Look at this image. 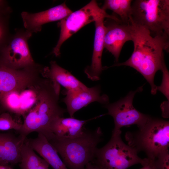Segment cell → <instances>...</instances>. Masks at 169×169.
<instances>
[{
    "mask_svg": "<svg viewBox=\"0 0 169 169\" xmlns=\"http://www.w3.org/2000/svg\"><path fill=\"white\" fill-rule=\"evenodd\" d=\"M130 20L152 36L169 35V0H132Z\"/></svg>",
    "mask_w": 169,
    "mask_h": 169,
    "instance_id": "5",
    "label": "cell"
},
{
    "mask_svg": "<svg viewBox=\"0 0 169 169\" xmlns=\"http://www.w3.org/2000/svg\"><path fill=\"white\" fill-rule=\"evenodd\" d=\"M22 124L15 120L11 114L5 112L0 114V131L15 130L18 133L21 131Z\"/></svg>",
    "mask_w": 169,
    "mask_h": 169,
    "instance_id": "23",
    "label": "cell"
},
{
    "mask_svg": "<svg viewBox=\"0 0 169 169\" xmlns=\"http://www.w3.org/2000/svg\"><path fill=\"white\" fill-rule=\"evenodd\" d=\"M147 158L146 163L140 169H157L154 163V160Z\"/></svg>",
    "mask_w": 169,
    "mask_h": 169,
    "instance_id": "27",
    "label": "cell"
},
{
    "mask_svg": "<svg viewBox=\"0 0 169 169\" xmlns=\"http://www.w3.org/2000/svg\"><path fill=\"white\" fill-rule=\"evenodd\" d=\"M81 120L73 117H60L55 119L50 126L51 132L56 136L64 139H72L81 136L84 131V125L97 118Z\"/></svg>",
    "mask_w": 169,
    "mask_h": 169,
    "instance_id": "18",
    "label": "cell"
},
{
    "mask_svg": "<svg viewBox=\"0 0 169 169\" xmlns=\"http://www.w3.org/2000/svg\"><path fill=\"white\" fill-rule=\"evenodd\" d=\"M26 138L10 132L0 133V161L12 166L19 163L21 149Z\"/></svg>",
    "mask_w": 169,
    "mask_h": 169,
    "instance_id": "16",
    "label": "cell"
},
{
    "mask_svg": "<svg viewBox=\"0 0 169 169\" xmlns=\"http://www.w3.org/2000/svg\"><path fill=\"white\" fill-rule=\"evenodd\" d=\"M46 78L23 89L0 95V114L7 112L24 117L36 105L48 82Z\"/></svg>",
    "mask_w": 169,
    "mask_h": 169,
    "instance_id": "8",
    "label": "cell"
},
{
    "mask_svg": "<svg viewBox=\"0 0 169 169\" xmlns=\"http://www.w3.org/2000/svg\"><path fill=\"white\" fill-rule=\"evenodd\" d=\"M102 136V130L98 127L94 130H84L81 136L72 139H62L54 135L49 141L68 169H84L94 160Z\"/></svg>",
    "mask_w": 169,
    "mask_h": 169,
    "instance_id": "3",
    "label": "cell"
},
{
    "mask_svg": "<svg viewBox=\"0 0 169 169\" xmlns=\"http://www.w3.org/2000/svg\"><path fill=\"white\" fill-rule=\"evenodd\" d=\"M84 169H102L93 161L88 163Z\"/></svg>",
    "mask_w": 169,
    "mask_h": 169,
    "instance_id": "29",
    "label": "cell"
},
{
    "mask_svg": "<svg viewBox=\"0 0 169 169\" xmlns=\"http://www.w3.org/2000/svg\"><path fill=\"white\" fill-rule=\"evenodd\" d=\"M1 164H3L0 161V165Z\"/></svg>",
    "mask_w": 169,
    "mask_h": 169,
    "instance_id": "31",
    "label": "cell"
},
{
    "mask_svg": "<svg viewBox=\"0 0 169 169\" xmlns=\"http://www.w3.org/2000/svg\"><path fill=\"white\" fill-rule=\"evenodd\" d=\"M162 103L161 105V108L162 112V115L164 118L169 117V102Z\"/></svg>",
    "mask_w": 169,
    "mask_h": 169,
    "instance_id": "26",
    "label": "cell"
},
{
    "mask_svg": "<svg viewBox=\"0 0 169 169\" xmlns=\"http://www.w3.org/2000/svg\"><path fill=\"white\" fill-rule=\"evenodd\" d=\"M129 25L134 46L133 52L126 61L112 66H128L136 70L149 84L151 94L155 95L157 86L154 83V78L165 62L164 51H169V35L152 36L148 29L130 20Z\"/></svg>",
    "mask_w": 169,
    "mask_h": 169,
    "instance_id": "1",
    "label": "cell"
},
{
    "mask_svg": "<svg viewBox=\"0 0 169 169\" xmlns=\"http://www.w3.org/2000/svg\"><path fill=\"white\" fill-rule=\"evenodd\" d=\"M20 169H49V164L24 142L21 152Z\"/></svg>",
    "mask_w": 169,
    "mask_h": 169,
    "instance_id": "20",
    "label": "cell"
},
{
    "mask_svg": "<svg viewBox=\"0 0 169 169\" xmlns=\"http://www.w3.org/2000/svg\"><path fill=\"white\" fill-rule=\"evenodd\" d=\"M105 16L106 18L114 20V15L108 14L100 8L95 0H92L80 9L72 12L60 20L59 26L60 28L59 37L53 53L57 57L60 56V49L63 44L82 28L90 23L95 21L99 17Z\"/></svg>",
    "mask_w": 169,
    "mask_h": 169,
    "instance_id": "7",
    "label": "cell"
},
{
    "mask_svg": "<svg viewBox=\"0 0 169 169\" xmlns=\"http://www.w3.org/2000/svg\"><path fill=\"white\" fill-rule=\"evenodd\" d=\"M161 70L162 73V79L161 85L157 86V90L161 92L169 101V72L165 62L162 65Z\"/></svg>",
    "mask_w": 169,
    "mask_h": 169,
    "instance_id": "24",
    "label": "cell"
},
{
    "mask_svg": "<svg viewBox=\"0 0 169 169\" xmlns=\"http://www.w3.org/2000/svg\"><path fill=\"white\" fill-rule=\"evenodd\" d=\"M43 67L36 65L20 69L8 68L0 63V95L23 89L39 81Z\"/></svg>",
    "mask_w": 169,
    "mask_h": 169,
    "instance_id": "11",
    "label": "cell"
},
{
    "mask_svg": "<svg viewBox=\"0 0 169 169\" xmlns=\"http://www.w3.org/2000/svg\"><path fill=\"white\" fill-rule=\"evenodd\" d=\"M125 138L128 144L138 153L143 151L147 158L155 160L168 150L169 121L150 116L142 128L127 132Z\"/></svg>",
    "mask_w": 169,
    "mask_h": 169,
    "instance_id": "4",
    "label": "cell"
},
{
    "mask_svg": "<svg viewBox=\"0 0 169 169\" xmlns=\"http://www.w3.org/2000/svg\"><path fill=\"white\" fill-rule=\"evenodd\" d=\"M11 8L8 2L6 0H0V11Z\"/></svg>",
    "mask_w": 169,
    "mask_h": 169,
    "instance_id": "28",
    "label": "cell"
},
{
    "mask_svg": "<svg viewBox=\"0 0 169 169\" xmlns=\"http://www.w3.org/2000/svg\"><path fill=\"white\" fill-rule=\"evenodd\" d=\"M105 16H101L95 21V28L94 48L90 65L85 69L84 73L87 77L92 81L100 79V75L103 69L102 64V57L104 48V38L105 27L104 24Z\"/></svg>",
    "mask_w": 169,
    "mask_h": 169,
    "instance_id": "15",
    "label": "cell"
},
{
    "mask_svg": "<svg viewBox=\"0 0 169 169\" xmlns=\"http://www.w3.org/2000/svg\"><path fill=\"white\" fill-rule=\"evenodd\" d=\"M121 131L112 132L110 139L103 147L97 148L93 161L102 169H127L136 164L144 166L147 158L142 159L138 152L122 140Z\"/></svg>",
    "mask_w": 169,
    "mask_h": 169,
    "instance_id": "6",
    "label": "cell"
},
{
    "mask_svg": "<svg viewBox=\"0 0 169 169\" xmlns=\"http://www.w3.org/2000/svg\"><path fill=\"white\" fill-rule=\"evenodd\" d=\"M60 85L49 80L36 105L24 117L19 135L27 137L29 134L36 132L44 135L49 141L54 135L50 126L54 120L63 117L67 110L59 104Z\"/></svg>",
    "mask_w": 169,
    "mask_h": 169,
    "instance_id": "2",
    "label": "cell"
},
{
    "mask_svg": "<svg viewBox=\"0 0 169 169\" xmlns=\"http://www.w3.org/2000/svg\"><path fill=\"white\" fill-rule=\"evenodd\" d=\"M154 163L157 169H169V151L160 154L154 160Z\"/></svg>",
    "mask_w": 169,
    "mask_h": 169,
    "instance_id": "25",
    "label": "cell"
},
{
    "mask_svg": "<svg viewBox=\"0 0 169 169\" xmlns=\"http://www.w3.org/2000/svg\"><path fill=\"white\" fill-rule=\"evenodd\" d=\"M143 87L142 86L136 90L130 92L125 97L116 102L105 105V107L108 110L107 114L114 119L115 126L112 132L120 130L125 126L136 125L139 129L144 126L150 115L138 111L133 104L136 94L142 91Z\"/></svg>",
    "mask_w": 169,
    "mask_h": 169,
    "instance_id": "10",
    "label": "cell"
},
{
    "mask_svg": "<svg viewBox=\"0 0 169 169\" xmlns=\"http://www.w3.org/2000/svg\"><path fill=\"white\" fill-rule=\"evenodd\" d=\"M32 33L23 28L16 29L7 44L0 52V63L13 69H20L34 66L28 41Z\"/></svg>",
    "mask_w": 169,
    "mask_h": 169,
    "instance_id": "9",
    "label": "cell"
},
{
    "mask_svg": "<svg viewBox=\"0 0 169 169\" xmlns=\"http://www.w3.org/2000/svg\"><path fill=\"white\" fill-rule=\"evenodd\" d=\"M12 9L0 11V52L7 44L12 34L9 28V20Z\"/></svg>",
    "mask_w": 169,
    "mask_h": 169,
    "instance_id": "22",
    "label": "cell"
},
{
    "mask_svg": "<svg viewBox=\"0 0 169 169\" xmlns=\"http://www.w3.org/2000/svg\"><path fill=\"white\" fill-rule=\"evenodd\" d=\"M132 0H105L101 8L113 11L124 23L128 24L131 13Z\"/></svg>",
    "mask_w": 169,
    "mask_h": 169,
    "instance_id": "21",
    "label": "cell"
},
{
    "mask_svg": "<svg viewBox=\"0 0 169 169\" xmlns=\"http://www.w3.org/2000/svg\"><path fill=\"white\" fill-rule=\"evenodd\" d=\"M49 67H43L42 74L65 88L67 90L84 88L86 86L70 72L59 66L55 61H51Z\"/></svg>",
    "mask_w": 169,
    "mask_h": 169,
    "instance_id": "19",
    "label": "cell"
},
{
    "mask_svg": "<svg viewBox=\"0 0 169 169\" xmlns=\"http://www.w3.org/2000/svg\"><path fill=\"white\" fill-rule=\"evenodd\" d=\"M99 85L90 88L86 86L73 90H64L62 91L65 97L63 99L67 107V111L70 117L79 110L90 103L97 102L106 105L109 103V98L106 94L100 95Z\"/></svg>",
    "mask_w": 169,
    "mask_h": 169,
    "instance_id": "12",
    "label": "cell"
},
{
    "mask_svg": "<svg viewBox=\"0 0 169 169\" xmlns=\"http://www.w3.org/2000/svg\"><path fill=\"white\" fill-rule=\"evenodd\" d=\"M0 169H13V166L9 164H1Z\"/></svg>",
    "mask_w": 169,
    "mask_h": 169,
    "instance_id": "30",
    "label": "cell"
},
{
    "mask_svg": "<svg viewBox=\"0 0 169 169\" xmlns=\"http://www.w3.org/2000/svg\"><path fill=\"white\" fill-rule=\"evenodd\" d=\"M72 12L64 2L46 10L37 13L24 11L21 13V16L25 29L33 33L41 31L43 25L60 20Z\"/></svg>",
    "mask_w": 169,
    "mask_h": 169,
    "instance_id": "14",
    "label": "cell"
},
{
    "mask_svg": "<svg viewBox=\"0 0 169 169\" xmlns=\"http://www.w3.org/2000/svg\"><path fill=\"white\" fill-rule=\"evenodd\" d=\"M106 18L104 21V48L114 56L117 62L125 44L132 41L129 23H124L121 20Z\"/></svg>",
    "mask_w": 169,
    "mask_h": 169,
    "instance_id": "13",
    "label": "cell"
},
{
    "mask_svg": "<svg viewBox=\"0 0 169 169\" xmlns=\"http://www.w3.org/2000/svg\"><path fill=\"white\" fill-rule=\"evenodd\" d=\"M24 143L38 153L53 169H68L54 146L42 134L34 138L25 140Z\"/></svg>",
    "mask_w": 169,
    "mask_h": 169,
    "instance_id": "17",
    "label": "cell"
}]
</instances>
